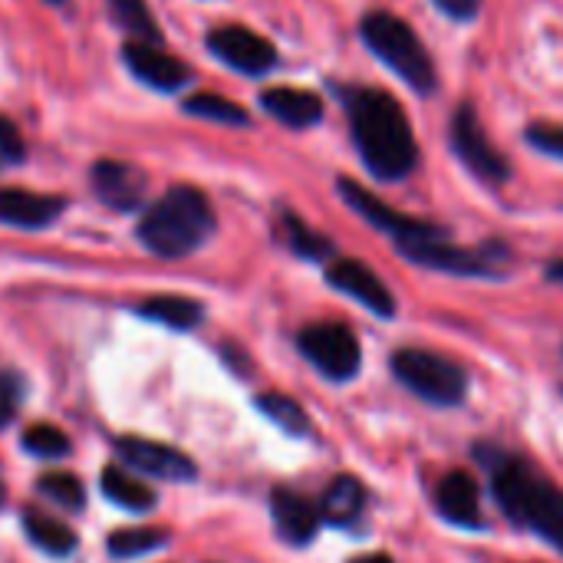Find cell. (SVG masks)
Instances as JSON below:
<instances>
[{
	"instance_id": "obj_7",
	"label": "cell",
	"mask_w": 563,
	"mask_h": 563,
	"mask_svg": "<svg viewBox=\"0 0 563 563\" xmlns=\"http://www.w3.org/2000/svg\"><path fill=\"white\" fill-rule=\"evenodd\" d=\"M297 346L303 360L330 383H350L363 366L360 340L343 323H313L297 336Z\"/></svg>"
},
{
	"instance_id": "obj_2",
	"label": "cell",
	"mask_w": 563,
	"mask_h": 563,
	"mask_svg": "<svg viewBox=\"0 0 563 563\" xmlns=\"http://www.w3.org/2000/svg\"><path fill=\"white\" fill-rule=\"evenodd\" d=\"M478 462L488 468L492 495L501 505V511L544 538L554 551L563 554V492L551 485L534 465H528L518 455L498 452L492 445H478Z\"/></svg>"
},
{
	"instance_id": "obj_23",
	"label": "cell",
	"mask_w": 563,
	"mask_h": 563,
	"mask_svg": "<svg viewBox=\"0 0 563 563\" xmlns=\"http://www.w3.org/2000/svg\"><path fill=\"white\" fill-rule=\"evenodd\" d=\"M254 406H257V412H264V416H267L280 432H287V435L307 439V435L313 432L310 416L303 412V406H300L297 399L284 396V393H264V396L254 399Z\"/></svg>"
},
{
	"instance_id": "obj_12",
	"label": "cell",
	"mask_w": 563,
	"mask_h": 563,
	"mask_svg": "<svg viewBox=\"0 0 563 563\" xmlns=\"http://www.w3.org/2000/svg\"><path fill=\"white\" fill-rule=\"evenodd\" d=\"M115 452L129 468L152 475V478H162V482H191L198 475L195 462L185 452L162 445V442H152V439H135V435L119 439Z\"/></svg>"
},
{
	"instance_id": "obj_34",
	"label": "cell",
	"mask_w": 563,
	"mask_h": 563,
	"mask_svg": "<svg viewBox=\"0 0 563 563\" xmlns=\"http://www.w3.org/2000/svg\"><path fill=\"white\" fill-rule=\"evenodd\" d=\"M548 280H551V284H563V257L548 267Z\"/></svg>"
},
{
	"instance_id": "obj_22",
	"label": "cell",
	"mask_w": 563,
	"mask_h": 563,
	"mask_svg": "<svg viewBox=\"0 0 563 563\" xmlns=\"http://www.w3.org/2000/svg\"><path fill=\"white\" fill-rule=\"evenodd\" d=\"M23 531H26V538H30L40 551H46V554H53V558H69V554L76 551V534L69 531V525H63V521L53 518V515L26 511V515H23Z\"/></svg>"
},
{
	"instance_id": "obj_8",
	"label": "cell",
	"mask_w": 563,
	"mask_h": 563,
	"mask_svg": "<svg viewBox=\"0 0 563 563\" xmlns=\"http://www.w3.org/2000/svg\"><path fill=\"white\" fill-rule=\"evenodd\" d=\"M399 254L419 267H432V271L455 274V277H501L495 261L505 257V247L488 244L482 251H472V247H455L445 238H426V241L399 244Z\"/></svg>"
},
{
	"instance_id": "obj_9",
	"label": "cell",
	"mask_w": 563,
	"mask_h": 563,
	"mask_svg": "<svg viewBox=\"0 0 563 563\" xmlns=\"http://www.w3.org/2000/svg\"><path fill=\"white\" fill-rule=\"evenodd\" d=\"M336 191H340V198H343L360 218H366L376 231L396 238V244L426 241V238H445V234H449V231L439 228V224H429V221L399 214L396 208H389L386 201H379L373 191H366V188H363L360 181H353V178H340V181H336Z\"/></svg>"
},
{
	"instance_id": "obj_1",
	"label": "cell",
	"mask_w": 563,
	"mask_h": 563,
	"mask_svg": "<svg viewBox=\"0 0 563 563\" xmlns=\"http://www.w3.org/2000/svg\"><path fill=\"white\" fill-rule=\"evenodd\" d=\"M353 145L376 181H406L419 165V142L399 99L373 86L340 89Z\"/></svg>"
},
{
	"instance_id": "obj_16",
	"label": "cell",
	"mask_w": 563,
	"mask_h": 563,
	"mask_svg": "<svg viewBox=\"0 0 563 563\" xmlns=\"http://www.w3.org/2000/svg\"><path fill=\"white\" fill-rule=\"evenodd\" d=\"M66 211V198L59 195H40L26 188H0V224L40 231L49 228Z\"/></svg>"
},
{
	"instance_id": "obj_4",
	"label": "cell",
	"mask_w": 563,
	"mask_h": 563,
	"mask_svg": "<svg viewBox=\"0 0 563 563\" xmlns=\"http://www.w3.org/2000/svg\"><path fill=\"white\" fill-rule=\"evenodd\" d=\"M360 36L369 46V53L386 63L406 86H412L419 96H429L439 89V73L435 63L419 40V33L396 13L389 10H373L360 23Z\"/></svg>"
},
{
	"instance_id": "obj_30",
	"label": "cell",
	"mask_w": 563,
	"mask_h": 563,
	"mask_svg": "<svg viewBox=\"0 0 563 563\" xmlns=\"http://www.w3.org/2000/svg\"><path fill=\"white\" fill-rule=\"evenodd\" d=\"M525 139H528V145H534L538 152H544V155L561 158L563 162V125H544V122L528 125V129H525Z\"/></svg>"
},
{
	"instance_id": "obj_21",
	"label": "cell",
	"mask_w": 563,
	"mask_h": 563,
	"mask_svg": "<svg viewBox=\"0 0 563 563\" xmlns=\"http://www.w3.org/2000/svg\"><path fill=\"white\" fill-rule=\"evenodd\" d=\"M139 317L155 320L168 330H195L205 320V307L191 297H175V294H162V297H148L139 307Z\"/></svg>"
},
{
	"instance_id": "obj_31",
	"label": "cell",
	"mask_w": 563,
	"mask_h": 563,
	"mask_svg": "<svg viewBox=\"0 0 563 563\" xmlns=\"http://www.w3.org/2000/svg\"><path fill=\"white\" fill-rule=\"evenodd\" d=\"M23 158H26V145L20 139L16 125L7 115H0V172L10 165H20Z\"/></svg>"
},
{
	"instance_id": "obj_27",
	"label": "cell",
	"mask_w": 563,
	"mask_h": 563,
	"mask_svg": "<svg viewBox=\"0 0 563 563\" xmlns=\"http://www.w3.org/2000/svg\"><path fill=\"white\" fill-rule=\"evenodd\" d=\"M36 492L43 498H49L56 508H66V511H82L86 505V488L76 475L69 472H53V475H43L36 482Z\"/></svg>"
},
{
	"instance_id": "obj_19",
	"label": "cell",
	"mask_w": 563,
	"mask_h": 563,
	"mask_svg": "<svg viewBox=\"0 0 563 563\" xmlns=\"http://www.w3.org/2000/svg\"><path fill=\"white\" fill-rule=\"evenodd\" d=\"M366 501H369V495H366L363 482L353 478V475H340V478H333V482L327 485L320 515H323V521L333 525V528H353V525L363 518Z\"/></svg>"
},
{
	"instance_id": "obj_17",
	"label": "cell",
	"mask_w": 563,
	"mask_h": 563,
	"mask_svg": "<svg viewBox=\"0 0 563 563\" xmlns=\"http://www.w3.org/2000/svg\"><path fill=\"white\" fill-rule=\"evenodd\" d=\"M435 508L439 515L455 525V528H472L482 531L485 518H482V488L468 472H452L439 482L435 488Z\"/></svg>"
},
{
	"instance_id": "obj_15",
	"label": "cell",
	"mask_w": 563,
	"mask_h": 563,
	"mask_svg": "<svg viewBox=\"0 0 563 563\" xmlns=\"http://www.w3.org/2000/svg\"><path fill=\"white\" fill-rule=\"evenodd\" d=\"M271 518H274L277 534L294 548L313 544V538L320 531V521H323L320 508L307 495L290 492V488H274L271 492Z\"/></svg>"
},
{
	"instance_id": "obj_5",
	"label": "cell",
	"mask_w": 563,
	"mask_h": 563,
	"mask_svg": "<svg viewBox=\"0 0 563 563\" xmlns=\"http://www.w3.org/2000/svg\"><path fill=\"white\" fill-rule=\"evenodd\" d=\"M396 379L416 393L422 402L439 406V409H452L465 402L468 393V376L459 363H452L442 353L432 350H396L389 360Z\"/></svg>"
},
{
	"instance_id": "obj_28",
	"label": "cell",
	"mask_w": 563,
	"mask_h": 563,
	"mask_svg": "<svg viewBox=\"0 0 563 563\" xmlns=\"http://www.w3.org/2000/svg\"><path fill=\"white\" fill-rule=\"evenodd\" d=\"M165 544H168V531L129 528V531H115L109 538V554L112 558H142V554H152V551H158Z\"/></svg>"
},
{
	"instance_id": "obj_10",
	"label": "cell",
	"mask_w": 563,
	"mask_h": 563,
	"mask_svg": "<svg viewBox=\"0 0 563 563\" xmlns=\"http://www.w3.org/2000/svg\"><path fill=\"white\" fill-rule=\"evenodd\" d=\"M205 43L224 66L238 69L244 76H267L277 66L274 43L241 23H221V26L208 30Z\"/></svg>"
},
{
	"instance_id": "obj_35",
	"label": "cell",
	"mask_w": 563,
	"mask_h": 563,
	"mask_svg": "<svg viewBox=\"0 0 563 563\" xmlns=\"http://www.w3.org/2000/svg\"><path fill=\"white\" fill-rule=\"evenodd\" d=\"M350 563H393L389 554H363V558H353Z\"/></svg>"
},
{
	"instance_id": "obj_20",
	"label": "cell",
	"mask_w": 563,
	"mask_h": 563,
	"mask_svg": "<svg viewBox=\"0 0 563 563\" xmlns=\"http://www.w3.org/2000/svg\"><path fill=\"white\" fill-rule=\"evenodd\" d=\"M99 488H102V495H106L112 505H119V508H125V511H135V515L152 511L155 501H158V495H155L148 485H142L139 478H132V475H129L125 468H119V465L102 468Z\"/></svg>"
},
{
	"instance_id": "obj_13",
	"label": "cell",
	"mask_w": 563,
	"mask_h": 563,
	"mask_svg": "<svg viewBox=\"0 0 563 563\" xmlns=\"http://www.w3.org/2000/svg\"><path fill=\"white\" fill-rule=\"evenodd\" d=\"M122 59L132 69L135 79H142L145 86L158 89V92H175L191 79V69L175 59L172 53H165L158 43H145V40H129L122 46Z\"/></svg>"
},
{
	"instance_id": "obj_18",
	"label": "cell",
	"mask_w": 563,
	"mask_h": 563,
	"mask_svg": "<svg viewBox=\"0 0 563 563\" xmlns=\"http://www.w3.org/2000/svg\"><path fill=\"white\" fill-rule=\"evenodd\" d=\"M261 109L287 129H310L323 119V99L310 89H294V86L264 89Z\"/></svg>"
},
{
	"instance_id": "obj_25",
	"label": "cell",
	"mask_w": 563,
	"mask_h": 563,
	"mask_svg": "<svg viewBox=\"0 0 563 563\" xmlns=\"http://www.w3.org/2000/svg\"><path fill=\"white\" fill-rule=\"evenodd\" d=\"M280 224H284V238H287V244H290V251L297 257H303V261H323V257L333 254V241L323 238V234H317L313 228H307V221H300L297 214L284 211L280 214Z\"/></svg>"
},
{
	"instance_id": "obj_6",
	"label": "cell",
	"mask_w": 563,
	"mask_h": 563,
	"mask_svg": "<svg viewBox=\"0 0 563 563\" xmlns=\"http://www.w3.org/2000/svg\"><path fill=\"white\" fill-rule=\"evenodd\" d=\"M449 142L455 158L482 181L492 188H501L511 178V165L508 158L495 148V142L485 135V125L475 112V106L462 102L452 112V125H449Z\"/></svg>"
},
{
	"instance_id": "obj_29",
	"label": "cell",
	"mask_w": 563,
	"mask_h": 563,
	"mask_svg": "<svg viewBox=\"0 0 563 563\" xmlns=\"http://www.w3.org/2000/svg\"><path fill=\"white\" fill-rule=\"evenodd\" d=\"M23 449L36 459H63L69 452V439L56 426H30L23 435Z\"/></svg>"
},
{
	"instance_id": "obj_37",
	"label": "cell",
	"mask_w": 563,
	"mask_h": 563,
	"mask_svg": "<svg viewBox=\"0 0 563 563\" xmlns=\"http://www.w3.org/2000/svg\"><path fill=\"white\" fill-rule=\"evenodd\" d=\"M46 3H63V0H46Z\"/></svg>"
},
{
	"instance_id": "obj_14",
	"label": "cell",
	"mask_w": 563,
	"mask_h": 563,
	"mask_svg": "<svg viewBox=\"0 0 563 563\" xmlns=\"http://www.w3.org/2000/svg\"><path fill=\"white\" fill-rule=\"evenodd\" d=\"M89 181H92L96 198L112 211H135L148 188L145 175L135 165L119 162V158H99L89 172Z\"/></svg>"
},
{
	"instance_id": "obj_26",
	"label": "cell",
	"mask_w": 563,
	"mask_h": 563,
	"mask_svg": "<svg viewBox=\"0 0 563 563\" xmlns=\"http://www.w3.org/2000/svg\"><path fill=\"white\" fill-rule=\"evenodd\" d=\"M109 13L135 40L162 43V30H158V23H155V16H152V10H148L145 0H109Z\"/></svg>"
},
{
	"instance_id": "obj_36",
	"label": "cell",
	"mask_w": 563,
	"mask_h": 563,
	"mask_svg": "<svg viewBox=\"0 0 563 563\" xmlns=\"http://www.w3.org/2000/svg\"><path fill=\"white\" fill-rule=\"evenodd\" d=\"M3 501H7V488H3V482H0V508H3Z\"/></svg>"
},
{
	"instance_id": "obj_32",
	"label": "cell",
	"mask_w": 563,
	"mask_h": 563,
	"mask_svg": "<svg viewBox=\"0 0 563 563\" xmlns=\"http://www.w3.org/2000/svg\"><path fill=\"white\" fill-rule=\"evenodd\" d=\"M20 396H23V383L20 376L13 373H0V429H7L16 416V406H20Z\"/></svg>"
},
{
	"instance_id": "obj_24",
	"label": "cell",
	"mask_w": 563,
	"mask_h": 563,
	"mask_svg": "<svg viewBox=\"0 0 563 563\" xmlns=\"http://www.w3.org/2000/svg\"><path fill=\"white\" fill-rule=\"evenodd\" d=\"M181 109L188 115H198V119H208V122H221V125H251V112L244 106H238L234 99L228 96H218V92H198V96H188L181 102Z\"/></svg>"
},
{
	"instance_id": "obj_3",
	"label": "cell",
	"mask_w": 563,
	"mask_h": 563,
	"mask_svg": "<svg viewBox=\"0 0 563 563\" xmlns=\"http://www.w3.org/2000/svg\"><path fill=\"white\" fill-rule=\"evenodd\" d=\"M218 228L214 208L208 195L195 185L168 188L139 221V241L145 251L165 261H178L195 254Z\"/></svg>"
},
{
	"instance_id": "obj_33",
	"label": "cell",
	"mask_w": 563,
	"mask_h": 563,
	"mask_svg": "<svg viewBox=\"0 0 563 563\" xmlns=\"http://www.w3.org/2000/svg\"><path fill=\"white\" fill-rule=\"evenodd\" d=\"M439 13H445L449 20H455V23H468V20H475L478 13H482V7H485V0H429Z\"/></svg>"
},
{
	"instance_id": "obj_11",
	"label": "cell",
	"mask_w": 563,
	"mask_h": 563,
	"mask_svg": "<svg viewBox=\"0 0 563 563\" xmlns=\"http://www.w3.org/2000/svg\"><path fill=\"white\" fill-rule=\"evenodd\" d=\"M327 284L346 297H353L360 307H366L369 313L383 317V320H393L396 317V297L393 290L379 280V274L363 264V261H353V257H343V261H333L327 267Z\"/></svg>"
}]
</instances>
